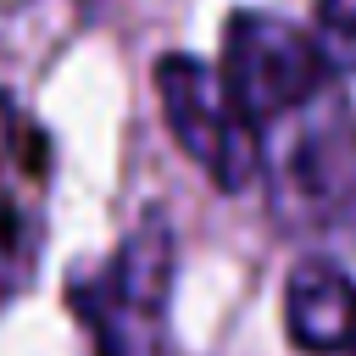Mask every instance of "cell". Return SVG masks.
I'll return each instance as SVG.
<instances>
[{
    "instance_id": "4",
    "label": "cell",
    "mask_w": 356,
    "mask_h": 356,
    "mask_svg": "<svg viewBox=\"0 0 356 356\" xmlns=\"http://www.w3.org/2000/svg\"><path fill=\"white\" fill-rule=\"evenodd\" d=\"M167 284H172V234L161 217H145V228L128 234L100 273H89V284L72 278V306L100 339V356H139L150 345L167 306Z\"/></svg>"
},
{
    "instance_id": "7",
    "label": "cell",
    "mask_w": 356,
    "mask_h": 356,
    "mask_svg": "<svg viewBox=\"0 0 356 356\" xmlns=\"http://www.w3.org/2000/svg\"><path fill=\"white\" fill-rule=\"evenodd\" d=\"M11 156H17V111H11V100L0 95V172H6Z\"/></svg>"
},
{
    "instance_id": "2",
    "label": "cell",
    "mask_w": 356,
    "mask_h": 356,
    "mask_svg": "<svg viewBox=\"0 0 356 356\" xmlns=\"http://www.w3.org/2000/svg\"><path fill=\"white\" fill-rule=\"evenodd\" d=\"M217 78L256 139L273 122H284L289 111L312 106L323 89H334V72L317 56L312 33H300L289 17H273V11H234L228 17Z\"/></svg>"
},
{
    "instance_id": "1",
    "label": "cell",
    "mask_w": 356,
    "mask_h": 356,
    "mask_svg": "<svg viewBox=\"0 0 356 356\" xmlns=\"http://www.w3.org/2000/svg\"><path fill=\"white\" fill-rule=\"evenodd\" d=\"M273 206L300 228H356V117L339 89L273 122L261 139Z\"/></svg>"
},
{
    "instance_id": "5",
    "label": "cell",
    "mask_w": 356,
    "mask_h": 356,
    "mask_svg": "<svg viewBox=\"0 0 356 356\" xmlns=\"http://www.w3.org/2000/svg\"><path fill=\"white\" fill-rule=\"evenodd\" d=\"M284 328L306 356H339L356 345V284L328 256H300L284 284Z\"/></svg>"
},
{
    "instance_id": "6",
    "label": "cell",
    "mask_w": 356,
    "mask_h": 356,
    "mask_svg": "<svg viewBox=\"0 0 356 356\" xmlns=\"http://www.w3.org/2000/svg\"><path fill=\"white\" fill-rule=\"evenodd\" d=\"M312 44L328 61V72H356V0H317Z\"/></svg>"
},
{
    "instance_id": "3",
    "label": "cell",
    "mask_w": 356,
    "mask_h": 356,
    "mask_svg": "<svg viewBox=\"0 0 356 356\" xmlns=\"http://www.w3.org/2000/svg\"><path fill=\"white\" fill-rule=\"evenodd\" d=\"M156 95H161V117H167L172 139L217 189L234 195V189H250L261 178L256 134L234 111L217 67H206L195 56H161L156 61Z\"/></svg>"
}]
</instances>
